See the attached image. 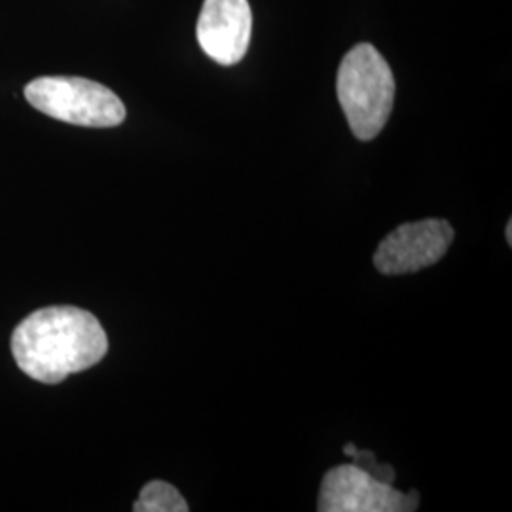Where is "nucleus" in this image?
Instances as JSON below:
<instances>
[{"label":"nucleus","instance_id":"nucleus-3","mask_svg":"<svg viewBox=\"0 0 512 512\" xmlns=\"http://www.w3.org/2000/svg\"><path fill=\"white\" fill-rule=\"evenodd\" d=\"M35 109L65 124L82 128H116L126 107L107 86L78 76H42L25 86Z\"/></svg>","mask_w":512,"mask_h":512},{"label":"nucleus","instance_id":"nucleus-8","mask_svg":"<svg viewBox=\"0 0 512 512\" xmlns=\"http://www.w3.org/2000/svg\"><path fill=\"white\" fill-rule=\"evenodd\" d=\"M507 241L512 243V220H509V224H507Z\"/></svg>","mask_w":512,"mask_h":512},{"label":"nucleus","instance_id":"nucleus-2","mask_svg":"<svg viewBox=\"0 0 512 512\" xmlns=\"http://www.w3.org/2000/svg\"><path fill=\"white\" fill-rule=\"evenodd\" d=\"M336 93L351 133L361 141L378 137L395 103V78L384 55L368 42L353 46L338 69Z\"/></svg>","mask_w":512,"mask_h":512},{"label":"nucleus","instance_id":"nucleus-5","mask_svg":"<svg viewBox=\"0 0 512 512\" xmlns=\"http://www.w3.org/2000/svg\"><path fill=\"white\" fill-rule=\"evenodd\" d=\"M454 241V228L440 219L408 222L393 230L380 243L374 264L384 275L420 272L437 264Z\"/></svg>","mask_w":512,"mask_h":512},{"label":"nucleus","instance_id":"nucleus-1","mask_svg":"<svg viewBox=\"0 0 512 512\" xmlns=\"http://www.w3.org/2000/svg\"><path fill=\"white\" fill-rule=\"evenodd\" d=\"M107 332L90 311L74 306L42 308L19 323L12 355L19 368L42 384H59L103 361Z\"/></svg>","mask_w":512,"mask_h":512},{"label":"nucleus","instance_id":"nucleus-7","mask_svg":"<svg viewBox=\"0 0 512 512\" xmlns=\"http://www.w3.org/2000/svg\"><path fill=\"white\" fill-rule=\"evenodd\" d=\"M135 512H188L190 507L179 490L162 480H152L133 505Z\"/></svg>","mask_w":512,"mask_h":512},{"label":"nucleus","instance_id":"nucleus-4","mask_svg":"<svg viewBox=\"0 0 512 512\" xmlns=\"http://www.w3.org/2000/svg\"><path fill=\"white\" fill-rule=\"evenodd\" d=\"M418 503V492L404 494L357 463H346L330 469L323 478L317 511L412 512L418 511Z\"/></svg>","mask_w":512,"mask_h":512},{"label":"nucleus","instance_id":"nucleus-6","mask_svg":"<svg viewBox=\"0 0 512 512\" xmlns=\"http://www.w3.org/2000/svg\"><path fill=\"white\" fill-rule=\"evenodd\" d=\"M253 14L249 0H205L196 37L203 52L219 65L239 63L251 42Z\"/></svg>","mask_w":512,"mask_h":512}]
</instances>
